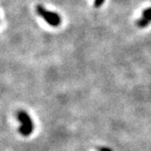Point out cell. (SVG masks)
Masks as SVG:
<instances>
[{
    "label": "cell",
    "instance_id": "277c9868",
    "mask_svg": "<svg viewBox=\"0 0 151 151\" xmlns=\"http://www.w3.org/2000/svg\"><path fill=\"white\" fill-rule=\"evenodd\" d=\"M142 16L143 17L148 19L149 21H151V7H148L147 9H145L143 13H142Z\"/></svg>",
    "mask_w": 151,
    "mask_h": 151
},
{
    "label": "cell",
    "instance_id": "6da1fadb",
    "mask_svg": "<svg viewBox=\"0 0 151 151\" xmlns=\"http://www.w3.org/2000/svg\"><path fill=\"white\" fill-rule=\"evenodd\" d=\"M17 119L20 121L21 126L19 127V132L20 134L24 136V137H27L29 135L32 134L34 130V124L33 121L30 118V116H28V114L25 111H19L17 112Z\"/></svg>",
    "mask_w": 151,
    "mask_h": 151
},
{
    "label": "cell",
    "instance_id": "3957f363",
    "mask_svg": "<svg viewBox=\"0 0 151 151\" xmlns=\"http://www.w3.org/2000/svg\"><path fill=\"white\" fill-rule=\"evenodd\" d=\"M150 22H151V21H149L148 19H147V18L142 17V18H140L139 20L137 21V25L139 27H147L150 24Z\"/></svg>",
    "mask_w": 151,
    "mask_h": 151
},
{
    "label": "cell",
    "instance_id": "7a4b0ae2",
    "mask_svg": "<svg viewBox=\"0 0 151 151\" xmlns=\"http://www.w3.org/2000/svg\"><path fill=\"white\" fill-rule=\"evenodd\" d=\"M37 14L43 18L45 19L46 22L50 25L51 27H58L61 24V18L58 14L48 11L44 6H37Z\"/></svg>",
    "mask_w": 151,
    "mask_h": 151
},
{
    "label": "cell",
    "instance_id": "5b68a950",
    "mask_svg": "<svg viewBox=\"0 0 151 151\" xmlns=\"http://www.w3.org/2000/svg\"><path fill=\"white\" fill-rule=\"evenodd\" d=\"M105 2V0H95V2H94V6L96 7V8H99Z\"/></svg>",
    "mask_w": 151,
    "mask_h": 151
},
{
    "label": "cell",
    "instance_id": "8992f818",
    "mask_svg": "<svg viewBox=\"0 0 151 151\" xmlns=\"http://www.w3.org/2000/svg\"><path fill=\"white\" fill-rule=\"evenodd\" d=\"M101 151H111L109 148H106V147H104V148H102L101 149Z\"/></svg>",
    "mask_w": 151,
    "mask_h": 151
}]
</instances>
